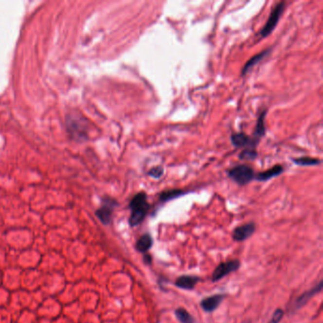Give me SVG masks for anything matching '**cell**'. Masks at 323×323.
Wrapping results in <instances>:
<instances>
[{"label":"cell","instance_id":"cell-1","mask_svg":"<svg viewBox=\"0 0 323 323\" xmlns=\"http://www.w3.org/2000/svg\"><path fill=\"white\" fill-rule=\"evenodd\" d=\"M129 208L131 210L129 224L131 227H137L144 222L150 210V204L147 201V195L144 192L138 193L131 199Z\"/></svg>","mask_w":323,"mask_h":323},{"label":"cell","instance_id":"cell-2","mask_svg":"<svg viewBox=\"0 0 323 323\" xmlns=\"http://www.w3.org/2000/svg\"><path fill=\"white\" fill-rule=\"evenodd\" d=\"M228 176L240 186H245L255 179V172L248 165H238L229 170Z\"/></svg>","mask_w":323,"mask_h":323},{"label":"cell","instance_id":"cell-3","mask_svg":"<svg viewBox=\"0 0 323 323\" xmlns=\"http://www.w3.org/2000/svg\"><path fill=\"white\" fill-rule=\"evenodd\" d=\"M285 10H286V2L284 1L279 2L275 6V8L272 10L269 15V18L268 19L266 25L263 27V29L260 32V35L263 38H266L272 34L274 29L277 27Z\"/></svg>","mask_w":323,"mask_h":323},{"label":"cell","instance_id":"cell-4","mask_svg":"<svg viewBox=\"0 0 323 323\" xmlns=\"http://www.w3.org/2000/svg\"><path fill=\"white\" fill-rule=\"evenodd\" d=\"M240 262L238 260H233L226 263H221L216 268L213 273V282H217L228 276L229 274L233 273L234 271L240 268Z\"/></svg>","mask_w":323,"mask_h":323},{"label":"cell","instance_id":"cell-5","mask_svg":"<svg viewBox=\"0 0 323 323\" xmlns=\"http://www.w3.org/2000/svg\"><path fill=\"white\" fill-rule=\"evenodd\" d=\"M231 141L233 145L236 148L253 149V150H257L256 148L259 144L252 137H249L247 134L243 132L233 134L231 137Z\"/></svg>","mask_w":323,"mask_h":323},{"label":"cell","instance_id":"cell-6","mask_svg":"<svg viewBox=\"0 0 323 323\" xmlns=\"http://www.w3.org/2000/svg\"><path fill=\"white\" fill-rule=\"evenodd\" d=\"M117 205V202L111 198H106L103 201V206L96 212V215L98 216L103 224L108 225L111 222L114 208Z\"/></svg>","mask_w":323,"mask_h":323},{"label":"cell","instance_id":"cell-7","mask_svg":"<svg viewBox=\"0 0 323 323\" xmlns=\"http://www.w3.org/2000/svg\"><path fill=\"white\" fill-rule=\"evenodd\" d=\"M255 230H256V225L254 223L245 224L234 230L233 238L237 242H243L251 237L255 233Z\"/></svg>","mask_w":323,"mask_h":323},{"label":"cell","instance_id":"cell-8","mask_svg":"<svg viewBox=\"0 0 323 323\" xmlns=\"http://www.w3.org/2000/svg\"><path fill=\"white\" fill-rule=\"evenodd\" d=\"M225 299V295L224 294H216V295H213L210 297L205 298L201 304L200 306L201 308L207 312V313H212L214 311H215L216 309L219 307V305L222 304V302Z\"/></svg>","mask_w":323,"mask_h":323},{"label":"cell","instance_id":"cell-9","mask_svg":"<svg viewBox=\"0 0 323 323\" xmlns=\"http://www.w3.org/2000/svg\"><path fill=\"white\" fill-rule=\"evenodd\" d=\"M323 287V281H321L316 287H314L312 289H310V290H308V291H305V293H303L300 297L297 298V300H296V302H295V307H296V309H300V308H302L303 306L305 305L306 304H307V303H308V302H309L314 296H316L317 294H319V293L322 291Z\"/></svg>","mask_w":323,"mask_h":323},{"label":"cell","instance_id":"cell-10","mask_svg":"<svg viewBox=\"0 0 323 323\" xmlns=\"http://www.w3.org/2000/svg\"><path fill=\"white\" fill-rule=\"evenodd\" d=\"M201 281L200 278L196 276H180L179 278L177 279L175 285L177 287L184 290H193L196 287V286Z\"/></svg>","mask_w":323,"mask_h":323},{"label":"cell","instance_id":"cell-11","mask_svg":"<svg viewBox=\"0 0 323 323\" xmlns=\"http://www.w3.org/2000/svg\"><path fill=\"white\" fill-rule=\"evenodd\" d=\"M270 52H271V49H267V50L263 51L262 53L254 55L253 57H251V58L246 64H245V66H244V68H243V70H242V72H241V75H242V76H245L247 73H249V72H251V69H253L256 65H258L261 61H263V60H264V59L270 54Z\"/></svg>","mask_w":323,"mask_h":323},{"label":"cell","instance_id":"cell-12","mask_svg":"<svg viewBox=\"0 0 323 323\" xmlns=\"http://www.w3.org/2000/svg\"><path fill=\"white\" fill-rule=\"evenodd\" d=\"M285 169L282 165H275L274 167H272L271 169H269L265 172H261L257 175L256 179L261 182H266L269 180L272 179L274 178L279 177L280 175H282L284 173Z\"/></svg>","mask_w":323,"mask_h":323},{"label":"cell","instance_id":"cell-13","mask_svg":"<svg viewBox=\"0 0 323 323\" xmlns=\"http://www.w3.org/2000/svg\"><path fill=\"white\" fill-rule=\"evenodd\" d=\"M267 113L268 110H264L258 120H257V124H256V127H255V131H254V135H253V139L255 141H257L258 143H260L261 139L265 137L266 135V117H267Z\"/></svg>","mask_w":323,"mask_h":323},{"label":"cell","instance_id":"cell-14","mask_svg":"<svg viewBox=\"0 0 323 323\" xmlns=\"http://www.w3.org/2000/svg\"><path fill=\"white\" fill-rule=\"evenodd\" d=\"M153 246V239L149 233H145L138 240L136 244V250L141 253L146 254V252L151 250Z\"/></svg>","mask_w":323,"mask_h":323},{"label":"cell","instance_id":"cell-15","mask_svg":"<svg viewBox=\"0 0 323 323\" xmlns=\"http://www.w3.org/2000/svg\"><path fill=\"white\" fill-rule=\"evenodd\" d=\"M188 192L183 191V190H179V189H174V190H169V191H164L160 194L159 196V199L161 202H168L174 199L183 197L187 194Z\"/></svg>","mask_w":323,"mask_h":323},{"label":"cell","instance_id":"cell-16","mask_svg":"<svg viewBox=\"0 0 323 323\" xmlns=\"http://www.w3.org/2000/svg\"><path fill=\"white\" fill-rule=\"evenodd\" d=\"M292 162L298 166H318L322 163V161L320 159L311 158V157H301V158L292 159Z\"/></svg>","mask_w":323,"mask_h":323},{"label":"cell","instance_id":"cell-17","mask_svg":"<svg viewBox=\"0 0 323 323\" xmlns=\"http://www.w3.org/2000/svg\"><path fill=\"white\" fill-rule=\"evenodd\" d=\"M175 315L180 323H196L193 316L184 308H178Z\"/></svg>","mask_w":323,"mask_h":323},{"label":"cell","instance_id":"cell-18","mask_svg":"<svg viewBox=\"0 0 323 323\" xmlns=\"http://www.w3.org/2000/svg\"><path fill=\"white\" fill-rule=\"evenodd\" d=\"M258 157V153L257 150H253V149H244L241 154L239 155L240 160L243 161H254L256 160Z\"/></svg>","mask_w":323,"mask_h":323},{"label":"cell","instance_id":"cell-19","mask_svg":"<svg viewBox=\"0 0 323 323\" xmlns=\"http://www.w3.org/2000/svg\"><path fill=\"white\" fill-rule=\"evenodd\" d=\"M163 174H164V169L161 166L153 167L148 171V176L155 179H160L161 178H162Z\"/></svg>","mask_w":323,"mask_h":323},{"label":"cell","instance_id":"cell-20","mask_svg":"<svg viewBox=\"0 0 323 323\" xmlns=\"http://www.w3.org/2000/svg\"><path fill=\"white\" fill-rule=\"evenodd\" d=\"M285 316V312L283 309H277L274 314L272 315V318L269 321V323H280V322L282 321V319L284 318Z\"/></svg>","mask_w":323,"mask_h":323},{"label":"cell","instance_id":"cell-21","mask_svg":"<svg viewBox=\"0 0 323 323\" xmlns=\"http://www.w3.org/2000/svg\"><path fill=\"white\" fill-rule=\"evenodd\" d=\"M144 260L145 264L147 265H150L152 263V257L149 254H144Z\"/></svg>","mask_w":323,"mask_h":323}]
</instances>
